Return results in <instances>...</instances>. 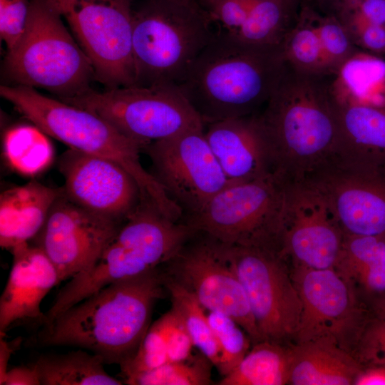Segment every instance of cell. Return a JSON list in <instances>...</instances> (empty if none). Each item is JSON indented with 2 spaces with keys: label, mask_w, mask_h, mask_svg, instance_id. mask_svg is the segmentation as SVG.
Segmentation results:
<instances>
[{
  "label": "cell",
  "mask_w": 385,
  "mask_h": 385,
  "mask_svg": "<svg viewBox=\"0 0 385 385\" xmlns=\"http://www.w3.org/2000/svg\"><path fill=\"white\" fill-rule=\"evenodd\" d=\"M165 291L163 267L111 283L42 327L33 343L75 346L120 366L137 352Z\"/></svg>",
  "instance_id": "6da1fadb"
},
{
  "label": "cell",
  "mask_w": 385,
  "mask_h": 385,
  "mask_svg": "<svg viewBox=\"0 0 385 385\" xmlns=\"http://www.w3.org/2000/svg\"><path fill=\"white\" fill-rule=\"evenodd\" d=\"M279 46L245 43L217 31L178 86L204 125L255 115L284 69Z\"/></svg>",
  "instance_id": "7a4b0ae2"
},
{
  "label": "cell",
  "mask_w": 385,
  "mask_h": 385,
  "mask_svg": "<svg viewBox=\"0 0 385 385\" xmlns=\"http://www.w3.org/2000/svg\"><path fill=\"white\" fill-rule=\"evenodd\" d=\"M313 83L284 71L260 115L276 170L289 180L307 179L338 160L336 107Z\"/></svg>",
  "instance_id": "3957f363"
},
{
  "label": "cell",
  "mask_w": 385,
  "mask_h": 385,
  "mask_svg": "<svg viewBox=\"0 0 385 385\" xmlns=\"http://www.w3.org/2000/svg\"><path fill=\"white\" fill-rule=\"evenodd\" d=\"M0 95L47 135L69 148L111 160L137 181L143 200L153 203L166 217L178 220L180 207L168 196L152 173L142 165L143 147L108 121L88 110L40 93L36 88L2 84Z\"/></svg>",
  "instance_id": "277c9868"
},
{
  "label": "cell",
  "mask_w": 385,
  "mask_h": 385,
  "mask_svg": "<svg viewBox=\"0 0 385 385\" xmlns=\"http://www.w3.org/2000/svg\"><path fill=\"white\" fill-rule=\"evenodd\" d=\"M2 68L6 84L43 88L60 100L86 91L96 81L89 58L47 0H31L25 30L6 51Z\"/></svg>",
  "instance_id": "5b68a950"
},
{
  "label": "cell",
  "mask_w": 385,
  "mask_h": 385,
  "mask_svg": "<svg viewBox=\"0 0 385 385\" xmlns=\"http://www.w3.org/2000/svg\"><path fill=\"white\" fill-rule=\"evenodd\" d=\"M207 11L170 0H144L132 14L135 85L178 86L213 36Z\"/></svg>",
  "instance_id": "8992f818"
},
{
  "label": "cell",
  "mask_w": 385,
  "mask_h": 385,
  "mask_svg": "<svg viewBox=\"0 0 385 385\" xmlns=\"http://www.w3.org/2000/svg\"><path fill=\"white\" fill-rule=\"evenodd\" d=\"M287 180L275 172L229 183L183 222L227 245L279 250Z\"/></svg>",
  "instance_id": "52a82bcc"
},
{
  "label": "cell",
  "mask_w": 385,
  "mask_h": 385,
  "mask_svg": "<svg viewBox=\"0 0 385 385\" xmlns=\"http://www.w3.org/2000/svg\"><path fill=\"white\" fill-rule=\"evenodd\" d=\"M61 101L97 114L143 148L180 132L204 128L200 116L175 86H131L103 91L91 88Z\"/></svg>",
  "instance_id": "ba28073f"
},
{
  "label": "cell",
  "mask_w": 385,
  "mask_h": 385,
  "mask_svg": "<svg viewBox=\"0 0 385 385\" xmlns=\"http://www.w3.org/2000/svg\"><path fill=\"white\" fill-rule=\"evenodd\" d=\"M64 19L105 89L135 85L133 0H47Z\"/></svg>",
  "instance_id": "9c48e42d"
},
{
  "label": "cell",
  "mask_w": 385,
  "mask_h": 385,
  "mask_svg": "<svg viewBox=\"0 0 385 385\" xmlns=\"http://www.w3.org/2000/svg\"><path fill=\"white\" fill-rule=\"evenodd\" d=\"M223 245L245 289L262 340L283 343L294 339L302 302L285 258L273 248Z\"/></svg>",
  "instance_id": "30bf717a"
},
{
  "label": "cell",
  "mask_w": 385,
  "mask_h": 385,
  "mask_svg": "<svg viewBox=\"0 0 385 385\" xmlns=\"http://www.w3.org/2000/svg\"><path fill=\"white\" fill-rule=\"evenodd\" d=\"M302 311L296 343L324 342L351 354L368 322L350 281L335 269L295 267Z\"/></svg>",
  "instance_id": "8fae6325"
},
{
  "label": "cell",
  "mask_w": 385,
  "mask_h": 385,
  "mask_svg": "<svg viewBox=\"0 0 385 385\" xmlns=\"http://www.w3.org/2000/svg\"><path fill=\"white\" fill-rule=\"evenodd\" d=\"M163 269L187 287L205 309L228 315L254 344L262 341L245 289L222 242L196 231Z\"/></svg>",
  "instance_id": "7c38bea8"
},
{
  "label": "cell",
  "mask_w": 385,
  "mask_h": 385,
  "mask_svg": "<svg viewBox=\"0 0 385 385\" xmlns=\"http://www.w3.org/2000/svg\"><path fill=\"white\" fill-rule=\"evenodd\" d=\"M153 175L181 208L182 221L199 211L230 183L214 155L204 128L148 144Z\"/></svg>",
  "instance_id": "4fadbf2b"
},
{
  "label": "cell",
  "mask_w": 385,
  "mask_h": 385,
  "mask_svg": "<svg viewBox=\"0 0 385 385\" xmlns=\"http://www.w3.org/2000/svg\"><path fill=\"white\" fill-rule=\"evenodd\" d=\"M344 234L323 192L310 180H287L279 252L294 266L335 269Z\"/></svg>",
  "instance_id": "5bb4252c"
},
{
  "label": "cell",
  "mask_w": 385,
  "mask_h": 385,
  "mask_svg": "<svg viewBox=\"0 0 385 385\" xmlns=\"http://www.w3.org/2000/svg\"><path fill=\"white\" fill-rule=\"evenodd\" d=\"M123 223L75 204L62 192L33 244L51 261L60 284L91 267Z\"/></svg>",
  "instance_id": "9a60e30c"
},
{
  "label": "cell",
  "mask_w": 385,
  "mask_h": 385,
  "mask_svg": "<svg viewBox=\"0 0 385 385\" xmlns=\"http://www.w3.org/2000/svg\"><path fill=\"white\" fill-rule=\"evenodd\" d=\"M63 195L98 215L125 222L142 197L135 178L119 164L68 148L58 160Z\"/></svg>",
  "instance_id": "2e32d148"
},
{
  "label": "cell",
  "mask_w": 385,
  "mask_h": 385,
  "mask_svg": "<svg viewBox=\"0 0 385 385\" xmlns=\"http://www.w3.org/2000/svg\"><path fill=\"white\" fill-rule=\"evenodd\" d=\"M307 179L325 195L344 235L385 236V178L381 172L334 163Z\"/></svg>",
  "instance_id": "e0dca14e"
},
{
  "label": "cell",
  "mask_w": 385,
  "mask_h": 385,
  "mask_svg": "<svg viewBox=\"0 0 385 385\" xmlns=\"http://www.w3.org/2000/svg\"><path fill=\"white\" fill-rule=\"evenodd\" d=\"M10 252L12 266L0 297V336L16 326L43 327L46 317L41 304L59 284L54 265L40 247L29 242Z\"/></svg>",
  "instance_id": "ac0fdd59"
},
{
  "label": "cell",
  "mask_w": 385,
  "mask_h": 385,
  "mask_svg": "<svg viewBox=\"0 0 385 385\" xmlns=\"http://www.w3.org/2000/svg\"><path fill=\"white\" fill-rule=\"evenodd\" d=\"M205 135L230 183L250 181L277 172L260 115L208 123Z\"/></svg>",
  "instance_id": "d6986e66"
},
{
  "label": "cell",
  "mask_w": 385,
  "mask_h": 385,
  "mask_svg": "<svg viewBox=\"0 0 385 385\" xmlns=\"http://www.w3.org/2000/svg\"><path fill=\"white\" fill-rule=\"evenodd\" d=\"M334 105L339 125L337 163L381 172L385 163V108Z\"/></svg>",
  "instance_id": "ffe728a7"
},
{
  "label": "cell",
  "mask_w": 385,
  "mask_h": 385,
  "mask_svg": "<svg viewBox=\"0 0 385 385\" xmlns=\"http://www.w3.org/2000/svg\"><path fill=\"white\" fill-rule=\"evenodd\" d=\"M62 188H51L36 180L16 186L0 195V245L11 251L29 242L43 226L48 213L62 194Z\"/></svg>",
  "instance_id": "44dd1931"
},
{
  "label": "cell",
  "mask_w": 385,
  "mask_h": 385,
  "mask_svg": "<svg viewBox=\"0 0 385 385\" xmlns=\"http://www.w3.org/2000/svg\"><path fill=\"white\" fill-rule=\"evenodd\" d=\"M353 354L324 342L296 343L291 346L288 384L349 385L362 371Z\"/></svg>",
  "instance_id": "7402d4cb"
},
{
  "label": "cell",
  "mask_w": 385,
  "mask_h": 385,
  "mask_svg": "<svg viewBox=\"0 0 385 385\" xmlns=\"http://www.w3.org/2000/svg\"><path fill=\"white\" fill-rule=\"evenodd\" d=\"M331 93L337 106L385 108V59L365 53L350 54L339 64Z\"/></svg>",
  "instance_id": "603a6c76"
},
{
  "label": "cell",
  "mask_w": 385,
  "mask_h": 385,
  "mask_svg": "<svg viewBox=\"0 0 385 385\" xmlns=\"http://www.w3.org/2000/svg\"><path fill=\"white\" fill-rule=\"evenodd\" d=\"M41 385H122L109 375L103 359L79 349L64 354H43L34 363Z\"/></svg>",
  "instance_id": "cb8c5ba5"
},
{
  "label": "cell",
  "mask_w": 385,
  "mask_h": 385,
  "mask_svg": "<svg viewBox=\"0 0 385 385\" xmlns=\"http://www.w3.org/2000/svg\"><path fill=\"white\" fill-rule=\"evenodd\" d=\"M291 366V346L262 340L253 346L237 367L222 377L219 385L288 384Z\"/></svg>",
  "instance_id": "d4e9b609"
},
{
  "label": "cell",
  "mask_w": 385,
  "mask_h": 385,
  "mask_svg": "<svg viewBox=\"0 0 385 385\" xmlns=\"http://www.w3.org/2000/svg\"><path fill=\"white\" fill-rule=\"evenodd\" d=\"M3 152L9 165L27 176L46 169L54 154L47 135L34 124H20L8 129L3 138Z\"/></svg>",
  "instance_id": "484cf974"
},
{
  "label": "cell",
  "mask_w": 385,
  "mask_h": 385,
  "mask_svg": "<svg viewBox=\"0 0 385 385\" xmlns=\"http://www.w3.org/2000/svg\"><path fill=\"white\" fill-rule=\"evenodd\" d=\"M165 285L170 297L171 308L182 319L194 346L217 368L220 361L219 346L205 308L187 287L165 272Z\"/></svg>",
  "instance_id": "4316f807"
},
{
  "label": "cell",
  "mask_w": 385,
  "mask_h": 385,
  "mask_svg": "<svg viewBox=\"0 0 385 385\" xmlns=\"http://www.w3.org/2000/svg\"><path fill=\"white\" fill-rule=\"evenodd\" d=\"M213 364L202 353L182 361L167 362L123 380L129 385H210Z\"/></svg>",
  "instance_id": "83f0119b"
},
{
  "label": "cell",
  "mask_w": 385,
  "mask_h": 385,
  "mask_svg": "<svg viewBox=\"0 0 385 385\" xmlns=\"http://www.w3.org/2000/svg\"><path fill=\"white\" fill-rule=\"evenodd\" d=\"M286 1L257 0L244 24L232 36L250 45L279 46L284 23Z\"/></svg>",
  "instance_id": "f1b7e54d"
},
{
  "label": "cell",
  "mask_w": 385,
  "mask_h": 385,
  "mask_svg": "<svg viewBox=\"0 0 385 385\" xmlns=\"http://www.w3.org/2000/svg\"><path fill=\"white\" fill-rule=\"evenodd\" d=\"M385 264V236L346 235L339 260L335 267L347 279Z\"/></svg>",
  "instance_id": "f546056e"
},
{
  "label": "cell",
  "mask_w": 385,
  "mask_h": 385,
  "mask_svg": "<svg viewBox=\"0 0 385 385\" xmlns=\"http://www.w3.org/2000/svg\"><path fill=\"white\" fill-rule=\"evenodd\" d=\"M207 316L220 350L217 369L223 377L231 373L243 359L252 341L245 331L228 315L209 311Z\"/></svg>",
  "instance_id": "4dcf8cb0"
},
{
  "label": "cell",
  "mask_w": 385,
  "mask_h": 385,
  "mask_svg": "<svg viewBox=\"0 0 385 385\" xmlns=\"http://www.w3.org/2000/svg\"><path fill=\"white\" fill-rule=\"evenodd\" d=\"M172 314L170 309L150 324L134 356L120 366L123 379L168 362L167 341Z\"/></svg>",
  "instance_id": "1f68e13d"
},
{
  "label": "cell",
  "mask_w": 385,
  "mask_h": 385,
  "mask_svg": "<svg viewBox=\"0 0 385 385\" xmlns=\"http://www.w3.org/2000/svg\"><path fill=\"white\" fill-rule=\"evenodd\" d=\"M284 59L307 71L324 68L320 41L314 26H303L294 31L284 43L279 44Z\"/></svg>",
  "instance_id": "d6a6232c"
},
{
  "label": "cell",
  "mask_w": 385,
  "mask_h": 385,
  "mask_svg": "<svg viewBox=\"0 0 385 385\" xmlns=\"http://www.w3.org/2000/svg\"><path fill=\"white\" fill-rule=\"evenodd\" d=\"M314 26L320 41L325 68L339 65L350 55L347 32L334 20H324Z\"/></svg>",
  "instance_id": "836d02e7"
},
{
  "label": "cell",
  "mask_w": 385,
  "mask_h": 385,
  "mask_svg": "<svg viewBox=\"0 0 385 385\" xmlns=\"http://www.w3.org/2000/svg\"><path fill=\"white\" fill-rule=\"evenodd\" d=\"M31 0H0L1 39L10 50L22 36L29 18Z\"/></svg>",
  "instance_id": "e575fe53"
},
{
  "label": "cell",
  "mask_w": 385,
  "mask_h": 385,
  "mask_svg": "<svg viewBox=\"0 0 385 385\" xmlns=\"http://www.w3.org/2000/svg\"><path fill=\"white\" fill-rule=\"evenodd\" d=\"M257 0H217L207 10L212 23L219 30L235 35L246 21Z\"/></svg>",
  "instance_id": "d590c367"
},
{
  "label": "cell",
  "mask_w": 385,
  "mask_h": 385,
  "mask_svg": "<svg viewBox=\"0 0 385 385\" xmlns=\"http://www.w3.org/2000/svg\"><path fill=\"white\" fill-rule=\"evenodd\" d=\"M356 357L370 366L385 364V318L369 320L357 344Z\"/></svg>",
  "instance_id": "8d00e7d4"
},
{
  "label": "cell",
  "mask_w": 385,
  "mask_h": 385,
  "mask_svg": "<svg viewBox=\"0 0 385 385\" xmlns=\"http://www.w3.org/2000/svg\"><path fill=\"white\" fill-rule=\"evenodd\" d=\"M170 309L173 314L167 341L168 362L185 361L192 356L195 346L180 317Z\"/></svg>",
  "instance_id": "74e56055"
},
{
  "label": "cell",
  "mask_w": 385,
  "mask_h": 385,
  "mask_svg": "<svg viewBox=\"0 0 385 385\" xmlns=\"http://www.w3.org/2000/svg\"><path fill=\"white\" fill-rule=\"evenodd\" d=\"M352 26L366 48L374 52L385 51V26L369 23L356 12L353 14Z\"/></svg>",
  "instance_id": "f35d334b"
},
{
  "label": "cell",
  "mask_w": 385,
  "mask_h": 385,
  "mask_svg": "<svg viewBox=\"0 0 385 385\" xmlns=\"http://www.w3.org/2000/svg\"><path fill=\"white\" fill-rule=\"evenodd\" d=\"M1 385H41L38 370L34 364L21 365L8 369Z\"/></svg>",
  "instance_id": "ab89813d"
},
{
  "label": "cell",
  "mask_w": 385,
  "mask_h": 385,
  "mask_svg": "<svg viewBox=\"0 0 385 385\" xmlns=\"http://www.w3.org/2000/svg\"><path fill=\"white\" fill-rule=\"evenodd\" d=\"M354 8L366 21L385 26V0H362Z\"/></svg>",
  "instance_id": "60d3db41"
},
{
  "label": "cell",
  "mask_w": 385,
  "mask_h": 385,
  "mask_svg": "<svg viewBox=\"0 0 385 385\" xmlns=\"http://www.w3.org/2000/svg\"><path fill=\"white\" fill-rule=\"evenodd\" d=\"M356 385H385V364L363 369L357 376Z\"/></svg>",
  "instance_id": "b9f144b4"
},
{
  "label": "cell",
  "mask_w": 385,
  "mask_h": 385,
  "mask_svg": "<svg viewBox=\"0 0 385 385\" xmlns=\"http://www.w3.org/2000/svg\"><path fill=\"white\" fill-rule=\"evenodd\" d=\"M21 339L17 338L7 342L4 336H0V382H1L9 369V360L12 354L19 349Z\"/></svg>",
  "instance_id": "7bdbcfd3"
},
{
  "label": "cell",
  "mask_w": 385,
  "mask_h": 385,
  "mask_svg": "<svg viewBox=\"0 0 385 385\" xmlns=\"http://www.w3.org/2000/svg\"><path fill=\"white\" fill-rule=\"evenodd\" d=\"M196 9H202L197 0H170Z\"/></svg>",
  "instance_id": "ee69618b"
},
{
  "label": "cell",
  "mask_w": 385,
  "mask_h": 385,
  "mask_svg": "<svg viewBox=\"0 0 385 385\" xmlns=\"http://www.w3.org/2000/svg\"><path fill=\"white\" fill-rule=\"evenodd\" d=\"M376 315L385 318V300L374 303Z\"/></svg>",
  "instance_id": "f6af8a7d"
},
{
  "label": "cell",
  "mask_w": 385,
  "mask_h": 385,
  "mask_svg": "<svg viewBox=\"0 0 385 385\" xmlns=\"http://www.w3.org/2000/svg\"><path fill=\"white\" fill-rule=\"evenodd\" d=\"M216 1L217 0H197V3L205 11Z\"/></svg>",
  "instance_id": "bcb514c9"
},
{
  "label": "cell",
  "mask_w": 385,
  "mask_h": 385,
  "mask_svg": "<svg viewBox=\"0 0 385 385\" xmlns=\"http://www.w3.org/2000/svg\"><path fill=\"white\" fill-rule=\"evenodd\" d=\"M362 0H346V1L352 7L355 6Z\"/></svg>",
  "instance_id": "7dc6e473"
}]
</instances>
